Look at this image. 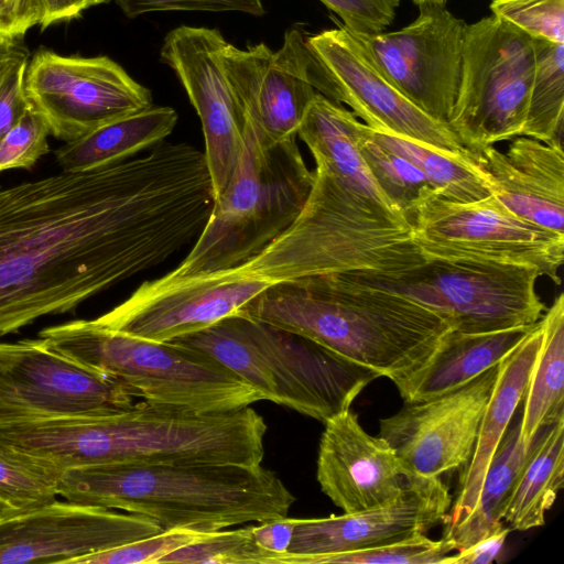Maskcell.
<instances>
[{
    "label": "cell",
    "instance_id": "obj_1",
    "mask_svg": "<svg viewBox=\"0 0 564 564\" xmlns=\"http://www.w3.org/2000/svg\"><path fill=\"white\" fill-rule=\"evenodd\" d=\"M213 204L204 152L185 142L0 186V337L161 264L196 239Z\"/></svg>",
    "mask_w": 564,
    "mask_h": 564
},
{
    "label": "cell",
    "instance_id": "obj_2",
    "mask_svg": "<svg viewBox=\"0 0 564 564\" xmlns=\"http://www.w3.org/2000/svg\"><path fill=\"white\" fill-rule=\"evenodd\" d=\"M267 424L250 405L202 412L142 401L79 419L0 426V445L55 471L106 464L259 466Z\"/></svg>",
    "mask_w": 564,
    "mask_h": 564
},
{
    "label": "cell",
    "instance_id": "obj_3",
    "mask_svg": "<svg viewBox=\"0 0 564 564\" xmlns=\"http://www.w3.org/2000/svg\"><path fill=\"white\" fill-rule=\"evenodd\" d=\"M237 314L310 338L392 382L417 370L452 329L435 311L343 273L272 284Z\"/></svg>",
    "mask_w": 564,
    "mask_h": 564
},
{
    "label": "cell",
    "instance_id": "obj_4",
    "mask_svg": "<svg viewBox=\"0 0 564 564\" xmlns=\"http://www.w3.org/2000/svg\"><path fill=\"white\" fill-rule=\"evenodd\" d=\"M56 486L65 500L142 514L162 530L212 532L283 518L295 501L262 465H95L58 471Z\"/></svg>",
    "mask_w": 564,
    "mask_h": 564
},
{
    "label": "cell",
    "instance_id": "obj_5",
    "mask_svg": "<svg viewBox=\"0 0 564 564\" xmlns=\"http://www.w3.org/2000/svg\"><path fill=\"white\" fill-rule=\"evenodd\" d=\"M313 184L293 223L236 265L272 284L337 273H390L426 261L401 215L360 195L315 162Z\"/></svg>",
    "mask_w": 564,
    "mask_h": 564
},
{
    "label": "cell",
    "instance_id": "obj_6",
    "mask_svg": "<svg viewBox=\"0 0 564 564\" xmlns=\"http://www.w3.org/2000/svg\"><path fill=\"white\" fill-rule=\"evenodd\" d=\"M218 360L276 404L325 423L348 411L378 372L296 333L242 314L172 340Z\"/></svg>",
    "mask_w": 564,
    "mask_h": 564
},
{
    "label": "cell",
    "instance_id": "obj_7",
    "mask_svg": "<svg viewBox=\"0 0 564 564\" xmlns=\"http://www.w3.org/2000/svg\"><path fill=\"white\" fill-rule=\"evenodd\" d=\"M39 337L48 348L148 402L214 412L262 400L248 382L198 349L130 335L95 319L50 326Z\"/></svg>",
    "mask_w": 564,
    "mask_h": 564
},
{
    "label": "cell",
    "instance_id": "obj_8",
    "mask_svg": "<svg viewBox=\"0 0 564 564\" xmlns=\"http://www.w3.org/2000/svg\"><path fill=\"white\" fill-rule=\"evenodd\" d=\"M313 178L296 138L267 143L246 121L242 150L229 182L214 199L192 249L172 272L189 275L245 263L293 223Z\"/></svg>",
    "mask_w": 564,
    "mask_h": 564
},
{
    "label": "cell",
    "instance_id": "obj_9",
    "mask_svg": "<svg viewBox=\"0 0 564 564\" xmlns=\"http://www.w3.org/2000/svg\"><path fill=\"white\" fill-rule=\"evenodd\" d=\"M343 274L415 301L463 333L530 326L546 310L535 289L541 275L527 267L432 258L398 272Z\"/></svg>",
    "mask_w": 564,
    "mask_h": 564
},
{
    "label": "cell",
    "instance_id": "obj_10",
    "mask_svg": "<svg viewBox=\"0 0 564 564\" xmlns=\"http://www.w3.org/2000/svg\"><path fill=\"white\" fill-rule=\"evenodd\" d=\"M534 37L490 15L466 25L456 101L447 123L465 150L521 137L535 74Z\"/></svg>",
    "mask_w": 564,
    "mask_h": 564
},
{
    "label": "cell",
    "instance_id": "obj_11",
    "mask_svg": "<svg viewBox=\"0 0 564 564\" xmlns=\"http://www.w3.org/2000/svg\"><path fill=\"white\" fill-rule=\"evenodd\" d=\"M410 224L426 259L527 267L561 284L564 234L517 217L492 195L462 203L433 192L416 206Z\"/></svg>",
    "mask_w": 564,
    "mask_h": 564
},
{
    "label": "cell",
    "instance_id": "obj_12",
    "mask_svg": "<svg viewBox=\"0 0 564 564\" xmlns=\"http://www.w3.org/2000/svg\"><path fill=\"white\" fill-rule=\"evenodd\" d=\"M24 88L50 133L65 142L153 105L151 91L108 56L40 50L28 62Z\"/></svg>",
    "mask_w": 564,
    "mask_h": 564
},
{
    "label": "cell",
    "instance_id": "obj_13",
    "mask_svg": "<svg viewBox=\"0 0 564 564\" xmlns=\"http://www.w3.org/2000/svg\"><path fill=\"white\" fill-rule=\"evenodd\" d=\"M419 8L417 18L399 31L348 32L398 91L447 126L458 93L467 24L443 6Z\"/></svg>",
    "mask_w": 564,
    "mask_h": 564
},
{
    "label": "cell",
    "instance_id": "obj_14",
    "mask_svg": "<svg viewBox=\"0 0 564 564\" xmlns=\"http://www.w3.org/2000/svg\"><path fill=\"white\" fill-rule=\"evenodd\" d=\"M271 285L235 267L189 275L170 271L143 282L127 300L95 321L138 337L172 341L237 314Z\"/></svg>",
    "mask_w": 564,
    "mask_h": 564
},
{
    "label": "cell",
    "instance_id": "obj_15",
    "mask_svg": "<svg viewBox=\"0 0 564 564\" xmlns=\"http://www.w3.org/2000/svg\"><path fill=\"white\" fill-rule=\"evenodd\" d=\"M306 45L317 66L316 91L349 106L370 129L449 154L465 152L448 126L417 108L376 69L345 28L306 36Z\"/></svg>",
    "mask_w": 564,
    "mask_h": 564
},
{
    "label": "cell",
    "instance_id": "obj_16",
    "mask_svg": "<svg viewBox=\"0 0 564 564\" xmlns=\"http://www.w3.org/2000/svg\"><path fill=\"white\" fill-rule=\"evenodd\" d=\"M161 531L142 514L55 499L0 513V564H76Z\"/></svg>",
    "mask_w": 564,
    "mask_h": 564
},
{
    "label": "cell",
    "instance_id": "obj_17",
    "mask_svg": "<svg viewBox=\"0 0 564 564\" xmlns=\"http://www.w3.org/2000/svg\"><path fill=\"white\" fill-rule=\"evenodd\" d=\"M226 43L217 29L181 25L165 35L160 50L200 119L214 199L229 182L246 129L245 112L223 64Z\"/></svg>",
    "mask_w": 564,
    "mask_h": 564
},
{
    "label": "cell",
    "instance_id": "obj_18",
    "mask_svg": "<svg viewBox=\"0 0 564 564\" xmlns=\"http://www.w3.org/2000/svg\"><path fill=\"white\" fill-rule=\"evenodd\" d=\"M499 364L442 394L405 405L380 420L379 436L406 471L423 477L465 467L492 393Z\"/></svg>",
    "mask_w": 564,
    "mask_h": 564
},
{
    "label": "cell",
    "instance_id": "obj_19",
    "mask_svg": "<svg viewBox=\"0 0 564 564\" xmlns=\"http://www.w3.org/2000/svg\"><path fill=\"white\" fill-rule=\"evenodd\" d=\"M223 64L246 121L261 140L278 143L297 138L317 94L314 61L302 31L290 28L276 51L264 43L239 48L227 42Z\"/></svg>",
    "mask_w": 564,
    "mask_h": 564
},
{
    "label": "cell",
    "instance_id": "obj_20",
    "mask_svg": "<svg viewBox=\"0 0 564 564\" xmlns=\"http://www.w3.org/2000/svg\"><path fill=\"white\" fill-rule=\"evenodd\" d=\"M453 503L440 477L412 474L390 502L356 513L296 519L284 564H306L315 556L375 547L425 534L444 523Z\"/></svg>",
    "mask_w": 564,
    "mask_h": 564
},
{
    "label": "cell",
    "instance_id": "obj_21",
    "mask_svg": "<svg viewBox=\"0 0 564 564\" xmlns=\"http://www.w3.org/2000/svg\"><path fill=\"white\" fill-rule=\"evenodd\" d=\"M0 399L34 419H79L112 414L134 397L117 381L31 339L0 370Z\"/></svg>",
    "mask_w": 564,
    "mask_h": 564
},
{
    "label": "cell",
    "instance_id": "obj_22",
    "mask_svg": "<svg viewBox=\"0 0 564 564\" xmlns=\"http://www.w3.org/2000/svg\"><path fill=\"white\" fill-rule=\"evenodd\" d=\"M316 478L322 491L344 513H356L397 498L412 474L391 446L367 433L350 409L325 423Z\"/></svg>",
    "mask_w": 564,
    "mask_h": 564
},
{
    "label": "cell",
    "instance_id": "obj_23",
    "mask_svg": "<svg viewBox=\"0 0 564 564\" xmlns=\"http://www.w3.org/2000/svg\"><path fill=\"white\" fill-rule=\"evenodd\" d=\"M465 158L509 212L541 228L564 234L562 141L546 143L521 135L509 140L505 151L489 145L465 150Z\"/></svg>",
    "mask_w": 564,
    "mask_h": 564
},
{
    "label": "cell",
    "instance_id": "obj_24",
    "mask_svg": "<svg viewBox=\"0 0 564 564\" xmlns=\"http://www.w3.org/2000/svg\"><path fill=\"white\" fill-rule=\"evenodd\" d=\"M543 340L541 319L499 362L497 380L482 415L473 455L463 467L456 499L444 522L449 529L463 521L477 502L482 480L513 414L523 400Z\"/></svg>",
    "mask_w": 564,
    "mask_h": 564
},
{
    "label": "cell",
    "instance_id": "obj_25",
    "mask_svg": "<svg viewBox=\"0 0 564 564\" xmlns=\"http://www.w3.org/2000/svg\"><path fill=\"white\" fill-rule=\"evenodd\" d=\"M535 324L486 333L451 329L417 370L393 383L405 402L447 392L497 366Z\"/></svg>",
    "mask_w": 564,
    "mask_h": 564
},
{
    "label": "cell",
    "instance_id": "obj_26",
    "mask_svg": "<svg viewBox=\"0 0 564 564\" xmlns=\"http://www.w3.org/2000/svg\"><path fill=\"white\" fill-rule=\"evenodd\" d=\"M357 121L351 111L317 93L303 117L297 137L315 162L360 195L403 216L381 192L359 152L355 139Z\"/></svg>",
    "mask_w": 564,
    "mask_h": 564
},
{
    "label": "cell",
    "instance_id": "obj_27",
    "mask_svg": "<svg viewBox=\"0 0 564 564\" xmlns=\"http://www.w3.org/2000/svg\"><path fill=\"white\" fill-rule=\"evenodd\" d=\"M177 112L170 106L151 105L107 122L55 151L63 171L78 172L134 158L172 133Z\"/></svg>",
    "mask_w": 564,
    "mask_h": 564
},
{
    "label": "cell",
    "instance_id": "obj_28",
    "mask_svg": "<svg viewBox=\"0 0 564 564\" xmlns=\"http://www.w3.org/2000/svg\"><path fill=\"white\" fill-rule=\"evenodd\" d=\"M533 443L522 440L520 420L508 427L491 457L473 510L458 524L444 530L443 538L452 541L456 551L471 546L502 525Z\"/></svg>",
    "mask_w": 564,
    "mask_h": 564
},
{
    "label": "cell",
    "instance_id": "obj_29",
    "mask_svg": "<svg viewBox=\"0 0 564 564\" xmlns=\"http://www.w3.org/2000/svg\"><path fill=\"white\" fill-rule=\"evenodd\" d=\"M564 484V419L535 438L503 521L510 530L527 531L545 523Z\"/></svg>",
    "mask_w": 564,
    "mask_h": 564
},
{
    "label": "cell",
    "instance_id": "obj_30",
    "mask_svg": "<svg viewBox=\"0 0 564 564\" xmlns=\"http://www.w3.org/2000/svg\"><path fill=\"white\" fill-rule=\"evenodd\" d=\"M543 340L524 394L521 436L533 443L546 426L564 419V295L541 317Z\"/></svg>",
    "mask_w": 564,
    "mask_h": 564
},
{
    "label": "cell",
    "instance_id": "obj_31",
    "mask_svg": "<svg viewBox=\"0 0 564 564\" xmlns=\"http://www.w3.org/2000/svg\"><path fill=\"white\" fill-rule=\"evenodd\" d=\"M372 138L404 156L425 175L435 192L453 202L469 203L487 198L490 188L465 158L425 144L370 129Z\"/></svg>",
    "mask_w": 564,
    "mask_h": 564
},
{
    "label": "cell",
    "instance_id": "obj_32",
    "mask_svg": "<svg viewBox=\"0 0 564 564\" xmlns=\"http://www.w3.org/2000/svg\"><path fill=\"white\" fill-rule=\"evenodd\" d=\"M535 74L523 137L562 141L564 122V44L535 39Z\"/></svg>",
    "mask_w": 564,
    "mask_h": 564
},
{
    "label": "cell",
    "instance_id": "obj_33",
    "mask_svg": "<svg viewBox=\"0 0 564 564\" xmlns=\"http://www.w3.org/2000/svg\"><path fill=\"white\" fill-rule=\"evenodd\" d=\"M355 139L375 182L410 223L416 206L435 189L417 166L377 142L360 121L355 126Z\"/></svg>",
    "mask_w": 564,
    "mask_h": 564
},
{
    "label": "cell",
    "instance_id": "obj_34",
    "mask_svg": "<svg viewBox=\"0 0 564 564\" xmlns=\"http://www.w3.org/2000/svg\"><path fill=\"white\" fill-rule=\"evenodd\" d=\"M282 564V556L260 546L250 527L207 532L162 557L158 564Z\"/></svg>",
    "mask_w": 564,
    "mask_h": 564
},
{
    "label": "cell",
    "instance_id": "obj_35",
    "mask_svg": "<svg viewBox=\"0 0 564 564\" xmlns=\"http://www.w3.org/2000/svg\"><path fill=\"white\" fill-rule=\"evenodd\" d=\"M57 474L0 445V511H17L55 500Z\"/></svg>",
    "mask_w": 564,
    "mask_h": 564
},
{
    "label": "cell",
    "instance_id": "obj_36",
    "mask_svg": "<svg viewBox=\"0 0 564 564\" xmlns=\"http://www.w3.org/2000/svg\"><path fill=\"white\" fill-rule=\"evenodd\" d=\"M452 541L432 540L425 534L392 543L312 557L306 564H449Z\"/></svg>",
    "mask_w": 564,
    "mask_h": 564
},
{
    "label": "cell",
    "instance_id": "obj_37",
    "mask_svg": "<svg viewBox=\"0 0 564 564\" xmlns=\"http://www.w3.org/2000/svg\"><path fill=\"white\" fill-rule=\"evenodd\" d=\"M490 10L532 37L564 44V0H491Z\"/></svg>",
    "mask_w": 564,
    "mask_h": 564
},
{
    "label": "cell",
    "instance_id": "obj_38",
    "mask_svg": "<svg viewBox=\"0 0 564 564\" xmlns=\"http://www.w3.org/2000/svg\"><path fill=\"white\" fill-rule=\"evenodd\" d=\"M206 533L191 529L162 530L153 535L87 555L76 564H158L165 555L202 539Z\"/></svg>",
    "mask_w": 564,
    "mask_h": 564
},
{
    "label": "cell",
    "instance_id": "obj_39",
    "mask_svg": "<svg viewBox=\"0 0 564 564\" xmlns=\"http://www.w3.org/2000/svg\"><path fill=\"white\" fill-rule=\"evenodd\" d=\"M50 129L30 108L19 122L0 138V173L11 169H32L48 151Z\"/></svg>",
    "mask_w": 564,
    "mask_h": 564
},
{
    "label": "cell",
    "instance_id": "obj_40",
    "mask_svg": "<svg viewBox=\"0 0 564 564\" xmlns=\"http://www.w3.org/2000/svg\"><path fill=\"white\" fill-rule=\"evenodd\" d=\"M351 33L382 32L395 18L400 0H319Z\"/></svg>",
    "mask_w": 564,
    "mask_h": 564
},
{
    "label": "cell",
    "instance_id": "obj_41",
    "mask_svg": "<svg viewBox=\"0 0 564 564\" xmlns=\"http://www.w3.org/2000/svg\"><path fill=\"white\" fill-rule=\"evenodd\" d=\"M122 13L134 19L160 11H235L254 17L265 13L263 0H113Z\"/></svg>",
    "mask_w": 564,
    "mask_h": 564
},
{
    "label": "cell",
    "instance_id": "obj_42",
    "mask_svg": "<svg viewBox=\"0 0 564 564\" xmlns=\"http://www.w3.org/2000/svg\"><path fill=\"white\" fill-rule=\"evenodd\" d=\"M29 56L19 59L0 84V138L31 108L24 88Z\"/></svg>",
    "mask_w": 564,
    "mask_h": 564
},
{
    "label": "cell",
    "instance_id": "obj_43",
    "mask_svg": "<svg viewBox=\"0 0 564 564\" xmlns=\"http://www.w3.org/2000/svg\"><path fill=\"white\" fill-rule=\"evenodd\" d=\"M41 19L39 0H0V40L18 41Z\"/></svg>",
    "mask_w": 564,
    "mask_h": 564
},
{
    "label": "cell",
    "instance_id": "obj_44",
    "mask_svg": "<svg viewBox=\"0 0 564 564\" xmlns=\"http://www.w3.org/2000/svg\"><path fill=\"white\" fill-rule=\"evenodd\" d=\"M295 520L283 517L259 522L251 525V533L256 542L263 549L282 556V564L288 554Z\"/></svg>",
    "mask_w": 564,
    "mask_h": 564
},
{
    "label": "cell",
    "instance_id": "obj_45",
    "mask_svg": "<svg viewBox=\"0 0 564 564\" xmlns=\"http://www.w3.org/2000/svg\"><path fill=\"white\" fill-rule=\"evenodd\" d=\"M511 530L503 524L471 546L451 555L449 564H490L499 555Z\"/></svg>",
    "mask_w": 564,
    "mask_h": 564
},
{
    "label": "cell",
    "instance_id": "obj_46",
    "mask_svg": "<svg viewBox=\"0 0 564 564\" xmlns=\"http://www.w3.org/2000/svg\"><path fill=\"white\" fill-rule=\"evenodd\" d=\"M31 339L14 343H0V370L14 361L30 345ZM29 416L0 399V426L28 421Z\"/></svg>",
    "mask_w": 564,
    "mask_h": 564
},
{
    "label": "cell",
    "instance_id": "obj_47",
    "mask_svg": "<svg viewBox=\"0 0 564 564\" xmlns=\"http://www.w3.org/2000/svg\"><path fill=\"white\" fill-rule=\"evenodd\" d=\"M42 11L40 26L46 29L53 23L68 21L90 8L89 0H39Z\"/></svg>",
    "mask_w": 564,
    "mask_h": 564
},
{
    "label": "cell",
    "instance_id": "obj_48",
    "mask_svg": "<svg viewBox=\"0 0 564 564\" xmlns=\"http://www.w3.org/2000/svg\"><path fill=\"white\" fill-rule=\"evenodd\" d=\"M28 53V50L18 41L0 40V61Z\"/></svg>",
    "mask_w": 564,
    "mask_h": 564
},
{
    "label": "cell",
    "instance_id": "obj_49",
    "mask_svg": "<svg viewBox=\"0 0 564 564\" xmlns=\"http://www.w3.org/2000/svg\"><path fill=\"white\" fill-rule=\"evenodd\" d=\"M25 56H29L28 53L25 54H22V55H19V56H15V57H11V58H8V59H4V61H0V84L1 82L3 80L4 76L8 74V72L10 70V68L21 58L25 57Z\"/></svg>",
    "mask_w": 564,
    "mask_h": 564
},
{
    "label": "cell",
    "instance_id": "obj_50",
    "mask_svg": "<svg viewBox=\"0 0 564 564\" xmlns=\"http://www.w3.org/2000/svg\"><path fill=\"white\" fill-rule=\"evenodd\" d=\"M412 2H414L415 4H417L419 7L420 6H425V4H437V6H443L445 7L447 0H411Z\"/></svg>",
    "mask_w": 564,
    "mask_h": 564
},
{
    "label": "cell",
    "instance_id": "obj_51",
    "mask_svg": "<svg viewBox=\"0 0 564 564\" xmlns=\"http://www.w3.org/2000/svg\"><path fill=\"white\" fill-rule=\"evenodd\" d=\"M109 1H111V0H89V7L108 3Z\"/></svg>",
    "mask_w": 564,
    "mask_h": 564
},
{
    "label": "cell",
    "instance_id": "obj_52",
    "mask_svg": "<svg viewBox=\"0 0 564 564\" xmlns=\"http://www.w3.org/2000/svg\"><path fill=\"white\" fill-rule=\"evenodd\" d=\"M1 512V511H0Z\"/></svg>",
    "mask_w": 564,
    "mask_h": 564
}]
</instances>
